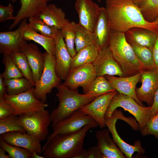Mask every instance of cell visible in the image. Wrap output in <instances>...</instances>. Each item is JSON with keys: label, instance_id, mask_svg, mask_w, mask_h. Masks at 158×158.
Listing matches in <instances>:
<instances>
[{"label": "cell", "instance_id": "23", "mask_svg": "<svg viewBox=\"0 0 158 158\" xmlns=\"http://www.w3.org/2000/svg\"><path fill=\"white\" fill-rule=\"evenodd\" d=\"M23 52L25 55L31 68L35 84L40 79L44 66V59L37 46L33 43L28 44Z\"/></svg>", "mask_w": 158, "mask_h": 158}, {"label": "cell", "instance_id": "26", "mask_svg": "<svg viewBox=\"0 0 158 158\" xmlns=\"http://www.w3.org/2000/svg\"><path fill=\"white\" fill-rule=\"evenodd\" d=\"M38 17L49 26L59 30L64 23L69 21L66 18L65 13L62 9L54 4L48 5Z\"/></svg>", "mask_w": 158, "mask_h": 158}, {"label": "cell", "instance_id": "24", "mask_svg": "<svg viewBox=\"0 0 158 158\" xmlns=\"http://www.w3.org/2000/svg\"><path fill=\"white\" fill-rule=\"evenodd\" d=\"M111 31L105 8L102 7L93 32L95 44L100 49L108 46Z\"/></svg>", "mask_w": 158, "mask_h": 158}, {"label": "cell", "instance_id": "4", "mask_svg": "<svg viewBox=\"0 0 158 158\" xmlns=\"http://www.w3.org/2000/svg\"><path fill=\"white\" fill-rule=\"evenodd\" d=\"M56 87L58 91L56 96L59 104L58 107L50 114L52 127L59 121L69 117L97 97L93 95L80 94L63 84H59Z\"/></svg>", "mask_w": 158, "mask_h": 158}, {"label": "cell", "instance_id": "40", "mask_svg": "<svg viewBox=\"0 0 158 158\" xmlns=\"http://www.w3.org/2000/svg\"><path fill=\"white\" fill-rule=\"evenodd\" d=\"M14 8L13 5L10 3L7 6L0 5V22L3 23L6 21L12 20H14L15 16L13 13Z\"/></svg>", "mask_w": 158, "mask_h": 158}, {"label": "cell", "instance_id": "51", "mask_svg": "<svg viewBox=\"0 0 158 158\" xmlns=\"http://www.w3.org/2000/svg\"><path fill=\"white\" fill-rule=\"evenodd\" d=\"M99 2H101V1H102V0H97Z\"/></svg>", "mask_w": 158, "mask_h": 158}, {"label": "cell", "instance_id": "36", "mask_svg": "<svg viewBox=\"0 0 158 158\" xmlns=\"http://www.w3.org/2000/svg\"><path fill=\"white\" fill-rule=\"evenodd\" d=\"M29 22L28 25L31 28L47 37L54 38L59 30L47 25L38 16L29 18Z\"/></svg>", "mask_w": 158, "mask_h": 158}, {"label": "cell", "instance_id": "42", "mask_svg": "<svg viewBox=\"0 0 158 158\" xmlns=\"http://www.w3.org/2000/svg\"><path fill=\"white\" fill-rule=\"evenodd\" d=\"M87 151V158H103L102 155L97 145L90 147Z\"/></svg>", "mask_w": 158, "mask_h": 158}, {"label": "cell", "instance_id": "44", "mask_svg": "<svg viewBox=\"0 0 158 158\" xmlns=\"http://www.w3.org/2000/svg\"><path fill=\"white\" fill-rule=\"evenodd\" d=\"M7 93L6 86L2 74H0V102L4 101V97Z\"/></svg>", "mask_w": 158, "mask_h": 158}, {"label": "cell", "instance_id": "33", "mask_svg": "<svg viewBox=\"0 0 158 158\" xmlns=\"http://www.w3.org/2000/svg\"><path fill=\"white\" fill-rule=\"evenodd\" d=\"M116 90L104 76L97 77L92 82L86 94L97 96Z\"/></svg>", "mask_w": 158, "mask_h": 158}, {"label": "cell", "instance_id": "48", "mask_svg": "<svg viewBox=\"0 0 158 158\" xmlns=\"http://www.w3.org/2000/svg\"><path fill=\"white\" fill-rule=\"evenodd\" d=\"M32 158H45L43 156H40L36 152H35L32 153Z\"/></svg>", "mask_w": 158, "mask_h": 158}, {"label": "cell", "instance_id": "45", "mask_svg": "<svg viewBox=\"0 0 158 158\" xmlns=\"http://www.w3.org/2000/svg\"><path fill=\"white\" fill-rule=\"evenodd\" d=\"M153 52L155 64L156 68L158 70V32L156 40L153 48Z\"/></svg>", "mask_w": 158, "mask_h": 158}, {"label": "cell", "instance_id": "12", "mask_svg": "<svg viewBox=\"0 0 158 158\" xmlns=\"http://www.w3.org/2000/svg\"><path fill=\"white\" fill-rule=\"evenodd\" d=\"M97 77L106 75L124 76L123 71L108 46L100 50L99 54L92 63Z\"/></svg>", "mask_w": 158, "mask_h": 158}, {"label": "cell", "instance_id": "47", "mask_svg": "<svg viewBox=\"0 0 158 158\" xmlns=\"http://www.w3.org/2000/svg\"><path fill=\"white\" fill-rule=\"evenodd\" d=\"M6 151L3 148L0 147V158H11L10 155L6 154Z\"/></svg>", "mask_w": 158, "mask_h": 158}, {"label": "cell", "instance_id": "37", "mask_svg": "<svg viewBox=\"0 0 158 158\" xmlns=\"http://www.w3.org/2000/svg\"><path fill=\"white\" fill-rule=\"evenodd\" d=\"M18 116L14 114L0 119V134L14 131L26 133V131L18 122Z\"/></svg>", "mask_w": 158, "mask_h": 158}, {"label": "cell", "instance_id": "14", "mask_svg": "<svg viewBox=\"0 0 158 158\" xmlns=\"http://www.w3.org/2000/svg\"><path fill=\"white\" fill-rule=\"evenodd\" d=\"M101 7L92 0H76L75 8L78 16V23L87 29L93 32Z\"/></svg>", "mask_w": 158, "mask_h": 158}, {"label": "cell", "instance_id": "16", "mask_svg": "<svg viewBox=\"0 0 158 158\" xmlns=\"http://www.w3.org/2000/svg\"><path fill=\"white\" fill-rule=\"evenodd\" d=\"M54 38L56 43V71L60 79L65 80L70 70L72 57L67 48L60 30Z\"/></svg>", "mask_w": 158, "mask_h": 158}, {"label": "cell", "instance_id": "10", "mask_svg": "<svg viewBox=\"0 0 158 158\" xmlns=\"http://www.w3.org/2000/svg\"><path fill=\"white\" fill-rule=\"evenodd\" d=\"M119 119L126 121L129 124L132 121V118L126 117L123 115L121 111L116 109L114 111L111 118L105 119L106 126L117 146L127 158H132L133 154L135 152H137L139 154H144L145 150L142 147L140 140H136L133 145H130L125 142L119 136L116 127V121Z\"/></svg>", "mask_w": 158, "mask_h": 158}, {"label": "cell", "instance_id": "17", "mask_svg": "<svg viewBox=\"0 0 158 158\" xmlns=\"http://www.w3.org/2000/svg\"><path fill=\"white\" fill-rule=\"evenodd\" d=\"M0 139L11 145L26 149L32 153L35 152L39 154L42 153L41 141L27 133L8 132L1 134Z\"/></svg>", "mask_w": 158, "mask_h": 158}, {"label": "cell", "instance_id": "7", "mask_svg": "<svg viewBox=\"0 0 158 158\" xmlns=\"http://www.w3.org/2000/svg\"><path fill=\"white\" fill-rule=\"evenodd\" d=\"M43 54L44 68L40 79L35 84L34 94L37 98L46 103L47 94L60 84L61 80L56 71L55 56L50 55L46 51Z\"/></svg>", "mask_w": 158, "mask_h": 158}, {"label": "cell", "instance_id": "38", "mask_svg": "<svg viewBox=\"0 0 158 158\" xmlns=\"http://www.w3.org/2000/svg\"><path fill=\"white\" fill-rule=\"evenodd\" d=\"M0 146L11 158H32V153L27 149L11 145L1 139H0Z\"/></svg>", "mask_w": 158, "mask_h": 158}, {"label": "cell", "instance_id": "6", "mask_svg": "<svg viewBox=\"0 0 158 158\" xmlns=\"http://www.w3.org/2000/svg\"><path fill=\"white\" fill-rule=\"evenodd\" d=\"M50 113L45 109L18 116L17 122L26 132L41 141L47 139L48 127L51 123Z\"/></svg>", "mask_w": 158, "mask_h": 158}, {"label": "cell", "instance_id": "39", "mask_svg": "<svg viewBox=\"0 0 158 158\" xmlns=\"http://www.w3.org/2000/svg\"><path fill=\"white\" fill-rule=\"evenodd\" d=\"M140 132L143 136L152 135L158 140V113L149 120Z\"/></svg>", "mask_w": 158, "mask_h": 158}, {"label": "cell", "instance_id": "25", "mask_svg": "<svg viewBox=\"0 0 158 158\" xmlns=\"http://www.w3.org/2000/svg\"><path fill=\"white\" fill-rule=\"evenodd\" d=\"M125 33L127 41L132 47L137 57L145 69L148 70H157L154 59L153 48L144 47L136 43L128 31Z\"/></svg>", "mask_w": 158, "mask_h": 158}, {"label": "cell", "instance_id": "29", "mask_svg": "<svg viewBox=\"0 0 158 158\" xmlns=\"http://www.w3.org/2000/svg\"><path fill=\"white\" fill-rule=\"evenodd\" d=\"M74 29L75 49L77 52L86 47L95 44L93 32L87 29L79 23H75Z\"/></svg>", "mask_w": 158, "mask_h": 158}, {"label": "cell", "instance_id": "22", "mask_svg": "<svg viewBox=\"0 0 158 158\" xmlns=\"http://www.w3.org/2000/svg\"><path fill=\"white\" fill-rule=\"evenodd\" d=\"M19 26L21 35L25 40L33 41L42 46L49 54L55 55L56 43L54 38L38 33L29 26L26 19L22 21Z\"/></svg>", "mask_w": 158, "mask_h": 158}, {"label": "cell", "instance_id": "41", "mask_svg": "<svg viewBox=\"0 0 158 158\" xmlns=\"http://www.w3.org/2000/svg\"><path fill=\"white\" fill-rule=\"evenodd\" d=\"M15 110L13 107L4 101L0 102V119L14 114Z\"/></svg>", "mask_w": 158, "mask_h": 158}, {"label": "cell", "instance_id": "2", "mask_svg": "<svg viewBox=\"0 0 158 158\" xmlns=\"http://www.w3.org/2000/svg\"><path fill=\"white\" fill-rule=\"evenodd\" d=\"M90 128L88 125L76 133L55 136L43 149L42 156L45 158H74L83 148L85 138Z\"/></svg>", "mask_w": 158, "mask_h": 158}, {"label": "cell", "instance_id": "50", "mask_svg": "<svg viewBox=\"0 0 158 158\" xmlns=\"http://www.w3.org/2000/svg\"><path fill=\"white\" fill-rule=\"evenodd\" d=\"M13 2H14L15 1H16V0H12Z\"/></svg>", "mask_w": 158, "mask_h": 158}, {"label": "cell", "instance_id": "52", "mask_svg": "<svg viewBox=\"0 0 158 158\" xmlns=\"http://www.w3.org/2000/svg\"><path fill=\"white\" fill-rule=\"evenodd\" d=\"M48 0V1H51V0Z\"/></svg>", "mask_w": 158, "mask_h": 158}, {"label": "cell", "instance_id": "18", "mask_svg": "<svg viewBox=\"0 0 158 158\" xmlns=\"http://www.w3.org/2000/svg\"><path fill=\"white\" fill-rule=\"evenodd\" d=\"M141 72L129 76L106 75L104 77L118 93L133 98L140 105L145 107L138 100L135 92L136 85L141 77Z\"/></svg>", "mask_w": 158, "mask_h": 158}, {"label": "cell", "instance_id": "3", "mask_svg": "<svg viewBox=\"0 0 158 158\" xmlns=\"http://www.w3.org/2000/svg\"><path fill=\"white\" fill-rule=\"evenodd\" d=\"M108 47L121 67L124 76L133 75L146 70L127 41L125 33L111 30Z\"/></svg>", "mask_w": 158, "mask_h": 158}, {"label": "cell", "instance_id": "28", "mask_svg": "<svg viewBox=\"0 0 158 158\" xmlns=\"http://www.w3.org/2000/svg\"><path fill=\"white\" fill-rule=\"evenodd\" d=\"M128 31L136 43L149 48H153L157 38V33L148 29L139 27L133 28Z\"/></svg>", "mask_w": 158, "mask_h": 158}, {"label": "cell", "instance_id": "21", "mask_svg": "<svg viewBox=\"0 0 158 158\" xmlns=\"http://www.w3.org/2000/svg\"><path fill=\"white\" fill-rule=\"evenodd\" d=\"M108 129L98 130L95 133L97 145L102 155L103 158H126L125 154L116 143L110 138Z\"/></svg>", "mask_w": 158, "mask_h": 158}, {"label": "cell", "instance_id": "43", "mask_svg": "<svg viewBox=\"0 0 158 158\" xmlns=\"http://www.w3.org/2000/svg\"><path fill=\"white\" fill-rule=\"evenodd\" d=\"M158 113V88L155 92L153 102L151 106V109L149 112V120Z\"/></svg>", "mask_w": 158, "mask_h": 158}, {"label": "cell", "instance_id": "31", "mask_svg": "<svg viewBox=\"0 0 158 158\" xmlns=\"http://www.w3.org/2000/svg\"><path fill=\"white\" fill-rule=\"evenodd\" d=\"M145 20L153 22L158 15V0H133Z\"/></svg>", "mask_w": 158, "mask_h": 158}, {"label": "cell", "instance_id": "15", "mask_svg": "<svg viewBox=\"0 0 158 158\" xmlns=\"http://www.w3.org/2000/svg\"><path fill=\"white\" fill-rule=\"evenodd\" d=\"M141 85L136 88L137 98L149 106L152 105L155 92L158 88V70H144L141 72Z\"/></svg>", "mask_w": 158, "mask_h": 158}, {"label": "cell", "instance_id": "46", "mask_svg": "<svg viewBox=\"0 0 158 158\" xmlns=\"http://www.w3.org/2000/svg\"><path fill=\"white\" fill-rule=\"evenodd\" d=\"M87 157L88 151L83 148L78 153L74 158H87Z\"/></svg>", "mask_w": 158, "mask_h": 158}, {"label": "cell", "instance_id": "27", "mask_svg": "<svg viewBox=\"0 0 158 158\" xmlns=\"http://www.w3.org/2000/svg\"><path fill=\"white\" fill-rule=\"evenodd\" d=\"M100 50L96 44L81 49L72 57L70 70L85 64L92 63L97 56Z\"/></svg>", "mask_w": 158, "mask_h": 158}, {"label": "cell", "instance_id": "35", "mask_svg": "<svg viewBox=\"0 0 158 158\" xmlns=\"http://www.w3.org/2000/svg\"><path fill=\"white\" fill-rule=\"evenodd\" d=\"M2 62L5 67L2 73L4 80L23 77V76L13 61L10 53H4Z\"/></svg>", "mask_w": 158, "mask_h": 158}, {"label": "cell", "instance_id": "5", "mask_svg": "<svg viewBox=\"0 0 158 158\" xmlns=\"http://www.w3.org/2000/svg\"><path fill=\"white\" fill-rule=\"evenodd\" d=\"M131 114L138 122L141 132L149 120L151 106L143 107L139 104L133 98L118 92L111 99L105 114V118H111L114 111L118 107Z\"/></svg>", "mask_w": 158, "mask_h": 158}, {"label": "cell", "instance_id": "13", "mask_svg": "<svg viewBox=\"0 0 158 158\" xmlns=\"http://www.w3.org/2000/svg\"><path fill=\"white\" fill-rule=\"evenodd\" d=\"M115 90L97 97L93 101L82 107L80 110L93 118L101 129L106 126L105 114L111 99L118 93Z\"/></svg>", "mask_w": 158, "mask_h": 158}, {"label": "cell", "instance_id": "1", "mask_svg": "<svg viewBox=\"0 0 158 158\" xmlns=\"http://www.w3.org/2000/svg\"><path fill=\"white\" fill-rule=\"evenodd\" d=\"M105 4L111 30L125 33L133 28L139 27L157 34V23L146 20L133 0H106Z\"/></svg>", "mask_w": 158, "mask_h": 158}, {"label": "cell", "instance_id": "30", "mask_svg": "<svg viewBox=\"0 0 158 158\" xmlns=\"http://www.w3.org/2000/svg\"><path fill=\"white\" fill-rule=\"evenodd\" d=\"M4 80L7 93L9 95L20 94L35 87L34 85L23 77Z\"/></svg>", "mask_w": 158, "mask_h": 158}, {"label": "cell", "instance_id": "34", "mask_svg": "<svg viewBox=\"0 0 158 158\" xmlns=\"http://www.w3.org/2000/svg\"><path fill=\"white\" fill-rule=\"evenodd\" d=\"M10 54L23 77L35 86V83L33 80L32 71L25 54L20 52Z\"/></svg>", "mask_w": 158, "mask_h": 158}, {"label": "cell", "instance_id": "20", "mask_svg": "<svg viewBox=\"0 0 158 158\" xmlns=\"http://www.w3.org/2000/svg\"><path fill=\"white\" fill-rule=\"evenodd\" d=\"M21 7L15 16L10 29L14 28L23 19L38 17L47 7L48 0H20Z\"/></svg>", "mask_w": 158, "mask_h": 158}, {"label": "cell", "instance_id": "49", "mask_svg": "<svg viewBox=\"0 0 158 158\" xmlns=\"http://www.w3.org/2000/svg\"><path fill=\"white\" fill-rule=\"evenodd\" d=\"M153 22H156L158 25V15Z\"/></svg>", "mask_w": 158, "mask_h": 158}, {"label": "cell", "instance_id": "11", "mask_svg": "<svg viewBox=\"0 0 158 158\" xmlns=\"http://www.w3.org/2000/svg\"><path fill=\"white\" fill-rule=\"evenodd\" d=\"M96 77V73L92 64L86 63L70 70L63 84L74 90L81 87L84 94H86Z\"/></svg>", "mask_w": 158, "mask_h": 158}, {"label": "cell", "instance_id": "19", "mask_svg": "<svg viewBox=\"0 0 158 158\" xmlns=\"http://www.w3.org/2000/svg\"><path fill=\"white\" fill-rule=\"evenodd\" d=\"M28 43L22 36L20 26L11 31L0 32V52H23Z\"/></svg>", "mask_w": 158, "mask_h": 158}, {"label": "cell", "instance_id": "9", "mask_svg": "<svg viewBox=\"0 0 158 158\" xmlns=\"http://www.w3.org/2000/svg\"><path fill=\"white\" fill-rule=\"evenodd\" d=\"M35 87L17 95H11L6 94L4 101L11 105L15 110L14 115H20L44 110L48 106L37 98L34 94Z\"/></svg>", "mask_w": 158, "mask_h": 158}, {"label": "cell", "instance_id": "8", "mask_svg": "<svg viewBox=\"0 0 158 158\" xmlns=\"http://www.w3.org/2000/svg\"><path fill=\"white\" fill-rule=\"evenodd\" d=\"M88 125H90L92 128L99 126L97 122L92 117L87 115L80 109L77 110L69 117L59 121L52 127L53 132L48 135L46 142L42 147V150L55 136L76 133Z\"/></svg>", "mask_w": 158, "mask_h": 158}, {"label": "cell", "instance_id": "32", "mask_svg": "<svg viewBox=\"0 0 158 158\" xmlns=\"http://www.w3.org/2000/svg\"><path fill=\"white\" fill-rule=\"evenodd\" d=\"M75 23L74 21H69L66 23L63 24L60 30L67 48L72 57L77 53L75 48V36L74 28Z\"/></svg>", "mask_w": 158, "mask_h": 158}]
</instances>
